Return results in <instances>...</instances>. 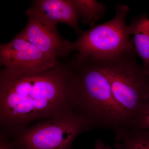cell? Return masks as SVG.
I'll use <instances>...</instances> for the list:
<instances>
[{
  "label": "cell",
  "mask_w": 149,
  "mask_h": 149,
  "mask_svg": "<svg viewBox=\"0 0 149 149\" xmlns=\"http://www.w3.org/2000/svg\"><path fill=\"white\" fill-rule=\"evenodd\" d=\"M115 135L117 149H149V129L129 128Z\"/></svg>",
  "instance_id": "cell-10"
},
{
  "label": "cell",
  "mask_w": 149,
  "mask_h": 149,
  "mask_svg": "<svg viewBox=\"0 0 149 149\" xmlns=\"http://www.w3.org/2000/svg\"><path fill=\"white\" fill-rule=\"evenodd\" d=\"M94 149H111V148L106 145L101 139H97L95 143Z\"/></svg>",
  "instance_id": "cell-13"
},
{
  "label": "cell",
  "mask_w": 149,
  "mask_h": 149,
  "mask_svg": "<svg viewBox=\"0 0 149 149\" xmlns=\"http://www.w3.org/2000/svg\"><path fill=\"white\" fill-rule=\"evenodd\" d=\"M24 29L15 37L26 40L44 53L57 59L64 58L72 50V42L62 38L56 29H53L39 20L28 16Z\"/></svg>",
  "instance_id": "cell-7"
},
{
  "label": "cell",
  "mask_w": 149,
  "mask_h": 149,
  "mask_svg": "<svg viewBox=\"0 0 149 149\" xmlns=\"http://www.w3.org/2000/svg\"><path fill=\"white\" fill-rule=\"evenodd\" d=\"M26 14L53 29H56L58 23L61 22L72 27L77 34L81 31L79 16L72 0L34 1Z\"/></svg>",
  "instance_id": "cell-8"
},
{
  "label": "cell",
  "mask_w": 149,
  "mask_h": 149,
  "mask_svg": "<svg viewBox=\"0 0 149 149\" xmlns=\"http://www.w3.org/2000/svg\"><path fill=\"white\" fill-rule=\"evenodd\" d=\"M79 18L83 24L95 26L106 10V6L95 0H72Z\"/></svg>",
  "instance_id": "cell-11"
},
{
  "label": "cell",
  "mask_w": 149,
  "mask_h": 149,
  "mask_svg": "<svg viewBox=\"0 0 149 149\" xmlns=\"http://www.w3.org/2000/svg\"><path fill=\"white\" fill-rule=\"evenodd\" d=\"M72 74L66 64L37 72H0V121L14 135L37 120L77 112Z\"/></svg>",
  "instance_id": "cell-1"
},
{
  "label": "cell",
  "mask_w": 149,
  "mask_h": 149,
  "mask_svg": "<svg viewBox=\"0 0 149 149\" xmlns=\"http://www.w3.org/2000/svg\"><path fill=\"white\" fill-rule=\"evenodd\" d=\"M91 128L81 115L74 112L43 120L14 134L12 146L15 149H71L77 136Z\"/></svg>",
  "instance_id": "cell-5"
},
{
  "label": "cell",
  "mask_w": 149,
  "mask_h": 149,
  "mask_svg": "<svg viewBox=\"0 0 149 149\" xmlns=\"http://www.w3.org/2000/svg\"><path fill=\"white\" fill-rule=\"evenodd\" d=\"M128 34L135 52L143 61V65L149 70V19L143 15L133 19L128 26Z\"/></svg>",
  "instance_id": "cell-9"
},
{
  "label": "cell",
  "mask_w": 149,
  "mask_h": 149,
  "mask_svg": "<svg viewBox=\"0 0 149 149\" xmlns=\"http://www.w3.org/2000/svg\"><path fill=\"white\" fill-rule=\"evenodd\" d=\"M57 59L44 53L29 42L15 37L0 45V65L10 72H37L54 67Z\"/></svg>",
  "instance_id": "cell-6"
},
{
  "label": "cell",
  "mask_w": 149,
  "mask_h": 149,
  "mask_svg": "<svg viewBox=\"0 0 149 149\" xmlns=\"http://www.w3.org/2000/svg\"><path fill=\"white\" fill-rule=\"evenodd\" d=\"M129 8L118 4L113 18L95 25L87 31H81L72 42V50L83 57L102 59L126 52L135 51L128 34L125 18Z\"/></svg>",
  "instance_id": "cell-4"
},
{
  "label": "cell",
  "mask_w": 149,
  "mask_h": 149,
  "mask_svg": "<svg viewBox=\"0 0 149 149\" xmlns=\"http://www.w3.org/2000/svg\"><path fill=\"white\" fill-rule=\"evenodd\" d=\"M66 65L77 96V112L91 128H104L115 134L129 129L128 119L115 100L109 81L95 61L77 54Z\"/></svg>",
  "instance_id": "cell-2"
},
{
  "label": "cell",
  "mask_w": 149,
  "mask_h": 149,
  "mask_svg": "<svg viewBox=\"0 0 149 149\" xmlns=\"http://www.w3.org/2000/svg\"><path fill=\"white\" fill-rule=\"evenodd\" d=\"M0 149H15L12 145L9 143L5 140L3 139L2 137H1V145H0Z\"/></svg>",
  "instance_id": "cell-14"
},
{
  "label": "cell",
  "mask_w": 149,
  "mask_h": 149,
  "mask_svg": "<svg viewBox=\"0 0 149 149\" xmlns=\"http://www.w3.org/2000/svg\"><path fill=\"white\" fill-rule=\"evenodd\" d=\"M129 128L137 130L149 129V97L130 123Z\"/></svg>",
  "instance_id": "cell-12"
},
{
  "label": "cell",
  "mask_w": 149,
  "mask_h": 149,
  "mask_svg": "<svg viewBox=\"0 0 149 149\" xmlns=\"http://www.w3.org/2000/svg\"><path fill=\"white\" fill-rule=\"evenodd\" d=\"M135 51L95 61L109 81L115 100L130 123L149 97V70L139 64ZM92 58V57H91Z\"/></svg>",
  "instance_id": "cell-3"
}]
</instances>
